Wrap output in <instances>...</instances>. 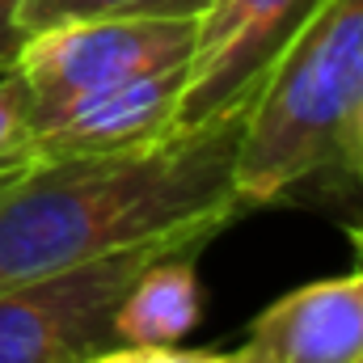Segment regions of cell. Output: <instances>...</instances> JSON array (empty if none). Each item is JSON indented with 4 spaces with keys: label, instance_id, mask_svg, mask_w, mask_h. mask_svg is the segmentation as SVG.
I'll use <instances>...</instances> for the list:
<instances>
[{
    "label": "cell",
    "instance_id": "1",
    "mask_svg": "<svg viewBox=\"0 0 363 363\" xmlns=\"http://www.w3.org/2000/svg\"><path fill=\"white\" fill-rule=\"evenodd\" d=\"M254 106L174 127L152 144L38 161L0 186V287L165 237L203 216H245L233 165Z\"/></svg>",
    "mask_w": 363,
    "mask_h": 363
},
{
    "label": "cell",
    "instance_id": "2",
    "mask_svg": "<svg viewBox=\"0 0 363 363\" xmlns=\"http://www.w3.org/2000/svg\"><path fill=\"white\" fill-rule=\"evenodd\" d=\"M363 106V0H325L279 55L237 148L233 186L245 211L317 178H351V135Z\"/></svg>",
    "mask_w": 363,
    "mask_h": 363
},
{
    "label": "cell",
    "instance_id": "3",
    "mask_svg": "<svg viewBox=\"0 0 363 363\" xmlns=\"http://www.w3.org/2000/svg\"><path fill=\"white\" fill-rule=\"evenodd\" d=\"M241 216H203L165 237L68 271L0 287V363H85L114 347V313L135 274L182 245H211Z\"/></svg>",
    "mask_w": 363,
    "mask_h": 363
},
{
    "label": "cell",
    "instance_id": "4",
    "mask_svg": "<svg viewBox=\"0 0 363 363\" xmlns=\"http://www.w3.org/2000/svg\"><path fill=\"white\" fill-rule=\"evenodd\" d=\"M199 17H85L34 30L13 77L30 97V118L47 114L81 93L106 89L131 77L186 68L194 51Z\"/></svg>",
    "mask_w": 363,
    "mask_h": 363
},
{
    "label": "cell",
    "instance_id": "5",
    "mask_svg": "<svg viewBox=\"0 0 363 363\" xmlns=\"http://www.w3.org/2000/svg\"><path fill=\"white\" fill-rule=\"evenodd\" d=\"M325 0H211L199 17L194 51L182 72L174 127L254 106L279 55L317 17Z\"/></svg>",
    "mask_w": 363,
    "mask_h": 363
},
{
    "label": "cell",
    "instance_id": "6",
    "mask_svg": "<svg viewBox=\"0 0 363 363\" xmlns=\"http://www.w3.org/2000/svg\"><path fill=\"white\" fill-rule=\"evenodd\" d=\"M182 72L186 68L131 77L106 89L81 93L47 114H34V157L64 161L161 140L165 131H174L178 118Z\"/></svg>",
    "mask_w": 363,
    "mask_h": 363
},
{
    "label": "cell",
    "instance_id": "7",
    "mask_svg": "<svg viewBox=\"0 0 363 363\" xmlns=\"http://www.w3.org/2000/svg\"><path fill=\"white\" fill-rule=\"evenodd\" d=\"M245 347L262 363H363V262L274 300Z\"/></svg>",
    "mask_w": 363,
    "mask_h": 363
},
{
    "label": "cell",
    "instance_id": "8",
    "mask_svg": "<svg viewBox=\"0 0 363 363\" xmlns=\"http://www.w3.org/2000/svg\"><path fill=\"white\" fill-rule=\"evenodd\" d=\"M182 245L135 274L114 313V342L123 347H178L199 321V254Z\"/></svg>",
    "mask_w": 363,
    "mask_h": 363
},
{
    "label": "cell",
    "instance_id": "9",
    "mask_svg": "<svg viewBox=\"0 0 363 363\" xmlns=\"http://www.w3.org/2000/svg\"><path fill=\"white\" fill-rule=\"evenodd\" d=\"M211 0H26V30H47L85 17H203Z\"/></svg>",
    "mask_w": 363,
    "mask_h": 363
},
{
    "label": "cell",
    "instance_id": "10",
    "mask_svg": "<svg viewBox=\"0 0 363 363\" xmlns=\"http://www.w3.org/2000/svg\"><path fill=\"white\" fill-rule=\"evenodd\" d=\"M30 165H38L30 97L13 72H0V182L26 174Z\"/></svg>",
    "mask_w": 363,
    "mask_h": 363
},
{
    "label": "cell",
    "instance_id": "11",
    "mask_svg": "<svg viewBox=\"0 0 363 363\" xmlns=\"http://www.w3.org/2000/svg\"><path fill=\"white\" fill-rule=\"evenodd\" d=\"M85 363H233V351L228 355H216V351H182V347H106L89 355Z\"/></svg>",
    "mask_w": 363,
    "mask_h": 363
},
{
    "label": "cell",
    "instance_id": "12",
    "mask_svg": "<svg viewBox=\"0 0 363 363\" xmlns=\"http://www.w3.org/2000/svg\"><path fill=\"white\" fill-rule=\"evenodd\" d=\"M21 9H26V0H0V72L13 68L21 43L30 38L26 21H21Z\"/></svg>",
    "mask_w": 363,
    "mask_h": 363
},
{
    "label": "cell",
    "instance_id": "13",
    "mask_svg": "<svg viewBox=\"0 0 363 363\" xmlns=\"http://www.w3.org/2000/svg\"><path fill=\"white\" fill-rule=\"evenodd\" d=\"M351 174L363 186V106H359V118H355V135H351Z\"/></svg>",
    "mask_w": 363,
    "mask_h": 363
},
{
    "label": "cell",
    "instance_id": "14",
    "mask_svg": "<svg viewBox=\"0 0 363 363\" xmlns=\"http://www.w3.org/2000/svg\"><path fill=\"white\" fill-rule=\"evenodd\" d=\"M233 363H262V355L250 351V347H241V351H233Z\"/></svg>",
    "mask_w": 363,
    "mask_h": 363
},
{
    "label": "cell",
    "instance_id": "15",
    "mask_svg": "<svg viewBox=\"0 0 363 363\" xmlns=\"http://www.w3.org/2000/svg\"><path fill=\"white\" fill-rule=\"evenodd\" d=\"M17 178H21V174H17ZM4 182H13V178H4ZM4 182H0V186H4Z\"/></svg>",
    "mask_w": 363,
    "mask_h": 363
}]
</instances>
